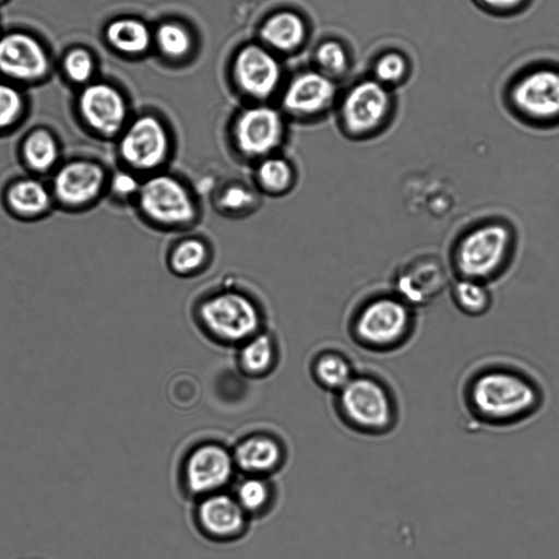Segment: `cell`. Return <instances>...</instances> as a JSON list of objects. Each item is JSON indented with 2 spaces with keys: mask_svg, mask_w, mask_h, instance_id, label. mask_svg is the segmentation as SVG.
<instances>
[{
  "mask_svg": "<svg viewBox=\"0 0 559 559\" xmlns=\"http://www.w3.org/2000/svg\"><path fill=\"white\" fill-rule=\"evenodd\" d=\"M78 112L88 132L104 141L115 142L131 119L121 92L103 82L88 84L81 91Z\"/></svg>",
  "mask_w": 559,
  "mask_h": 559,
  "instance_id": "obj_12",
  "label": "cell"
},
{
  "mask_svg": "<svg viewBox=\"0 0 559 559\" xmlns=\"http://www.w3.org/2000/svg\"><path fill=\"white\" fill-rule=\"evenodd\" d=\"M477 9L496 17H511L528 9L533 0H472Z\"/></svg>",
  "mask_w": 559,
  "mask_h": 559,
  "instance_id": "obj_37",
  "label": "cell"
},
{
  "mask_svg": "<svg viewBox=\"0 0 559 559\" xmlns=\"http://www.w3.org/2000/svg\"><path fill=\"white\" fill-rule=\"evenodd\" d=\"M105 37L116 51L129 56L146 52L153 41L148 26L143 21L131 16L117 17L109 22L105 29Z\"/></svg>",
  "mask_w": 559,
  "mask_h": 559,
  "instance_id": "obj_25",
  "label": "cell"
},
{
  "mask_svg": "<svg viewBox=\"0 0 559 559\" xmlns=\"http://www.w3.org/2000/svg\"><path fill=\"white\" fill-rule=\"evenodd\" d=\"M213 260L214 248L211 240L191 231L179 234L165 253L167 270L178 278H193L203 274Z\"/></svg>",
  "mask_w": 559,
  "mask_h": 559,
  "instance_id": "obj_19",
  "label": "cell"
},
{
  "mask_svg": "<svg viewBox=\"0 0 559 559\" xmlns=\"http://www.w3.org/2000/svg\"><path fill=\"white\" fill-rule=\"evenodd\" d=\"M281 459L278 444L271 438L254 436L239 443L234 461L250 473H264L277 465Z\"/></svg>",
  "mask_w": 559,
  "mask_h": 559,
  "instance_id": "obj_27",
  "label": "cell"
},
{
  "mask_svg": "<svg viewBox=\"0 0 559 559\" xmlns=\"http://www.w3.org/2000/svg\"><path fill=\"white\" fill-rule=\"evenodd\" d=\"M259 35L266 48L290 52L305 41L307 27L302 17L297 13L283 10L272 13L263 21Z\"/></svg>",
  "mask_w": 559,
  "mask_h": 559,
  "instance_id": "obj_24",
  "label": "cell"
},
{
  "mask_svg": "<svg viewBox=\"0 0 559 559\" xmlns=\"http://www.w3.org/2000/svg\"><path fill=\"white\" fill-rule=\"evenodd\" d=\"M318 70L333 80L345 76L352 68V55L344 43L326 39L314 51Z\"/></svg>",
  "mask_w": 559,
  "mask_h": 559,
  "instance_id": "obj_31",
  "label": "cell"
},
{
  "mask_svg": "<svg viewBox=\"0 0 559 559\" xmlns=\"http://www.w3.org/2000/svg\"><path fill=\"white\" fill-rule=\"evenodd\" d=\"M267 499L269 488L259 478H247L237 487V501L243 510L257 511L265 504Z\"/></svg>",
  "mask_w": 559,
  "mask_h": 559,
  "instance_id": "obj_36",
  "label": "cell"
},
{
  "mask_svg": "<svg viewBox=\"0 0 559 559\" xmlns=\"http://www.w3.org/2000/svg\"><path fill=\"white\" fill-rule=\"evenodd\" d=\"M415 326L414 307L392 293L366 299L350 318L349 333L364 349L385 354L403 347Z\"/></svg>",
  "mask_w": 559,
  "mask_h": 559,
  "instance_id": "obj_7",
  "label": "cell"
},
{
  "mask_svg": "<svg viewBox=\"0 0 559 559\" xmlns=\"http://www.w3.org/2000/svg\"><path fill=\"white\" fill-rule=\"evenodd\" d=\"M1 1V0H0Z\"/></svg>",
  "mask_w": 559,
  "mask_h": 559,
  "instance_id": "obj_38",
  "label": "cell"
},
{
  "mask_svg": "<svg viewBox=\"0 0 559 559\" xmlns=\"http://www.w3.org/2000/svg\"><path fill=\"white\" fill-rule=\"evenodd\" d=\"M198 326L213 340L240 345L264 329L261 300L247 288L224 283L201 294L192 305Z\"/></svg>",
  "mask_w": 559,
  "mask_h": 559,
  "instance_id": "obj_3",
  "label": "cell"
},
{
  "mask_svg": "<svg viewBox=\"0 0 559 559\" xmlns=\"http://www.w3.org/2000/svg\"><path fill=\"white\" fill-rule=\"evenodd\" d=\"M153 40L162 55L169 59L187 56L193 46L192 35L187 27L177 22H164L156 28Z\"/></svg>",
  "mask_w": 559,
  "mask_h": 559,
  "instance_id": "obj_32",
  "label": "cell"
},
{
  "mask_svg": "<svg viewBox=\"0 0 559 559\" xmlns=\"http://www.w3.org/2000/svg\"><path fill=\"white\" fill-rule=\"evenodd\" d=\"M275 353L274 338L271 333L263 329L240 344L239 359L247 371L259 373L272 366Z\"/></svg>",
  "mask_w": 559,
  "mask_h": 559,
  "instance_id": "obj_29",
  "label": "cell"
},
{
  "mask_svg": "<svg viewBox=\"0 0 559 559\" xmlns=\"http://www.w3.org/2000/svg\"><path fill=\"white\" fill-rule=\"evenodd\" d=\"M132 207L145 226L166 234L191 231L203 216L194 186L170 168L143 178Z\"/></svg>",
  "mask_w": 559,
  "mask_h": 559,
  "instance_id": "obj_2",
  "label": "cell"
},
{
  "mask_svg": "<svg viewBox=\"0 0 559 559\" xmlns=\"http://www.w3.org/2000/svg\"><path fill=\"white\" fill-rule=\"evenodd\" d=\"M66 75L74 83L88 81L94 72V60L92 55L82 48L70 50L63 59Z\"/></svg>",
  "mask_w": 559,
  "mask_h": 559,
  "instance_id": "obj_35",
  "label": "cell"
},
{
  "mask_svg": "<svg viewBox=\"0 0 559 559\" xmlns=\"http://www.w3.org/2000/svg\"><path fill=\"white\" fill-rule=\"evenodd\" d=\"M263 197L251 180L229 177L219 180L210 193L211 207L222 217L242 219L257 213Z\"/></svg>",
  "mask_w": 559,
  "mask_h": 559,
  "instance_id": "obj_20",
  "label": "cell"
},
{
  "mask_svg": "<svg viewBox=\"0 0 559 559\" xmlns=\"http://www.w3.org/2000/svg\"><path fill=\"white\" fill-rule=\"evenodd\" d=\"M250 168V180L263 198L288 195L298 183L297 166L283 152L264 157Z\"/></svg>",
  "mask_w": 559,
  "mask_h": 559,
  "instance_id": "obj_21",
  "label": "cell"
},
{
  "mask_svg": "<svg viewBox=\"0 0 559 559\" xmlns=\"http://www.w3.org/2000/svg\"><path fill=\"white\" fill-rule=\"evenodd\" d=\"M24 100L11 84L0 82V133L9 131L21 119Z\"/></svg>",
  "mask_w": 559,
  "mask_h": 559,
  "instance_id": "obj_34",
  "label": "cell"
},
{
  "mask_svg": "<svg viewBox=\"0 0 559 559\" xmlns=\"http://www.w3.org/2000/svg\"><path fill=\"white\" fill-rule=\"evenodd\" d=\"M287 139V117L281 108L265 103H255L237 111L226 133L229 153L248 166L283 152Z\"/></svg>",
  "mask_w": 559,
  "mask_h": 559,
  "instance_id": "obj_10",
  "label": "cell"
},
{
  "mask_svg": "<svg viewBox=\"0 0 559 559\" xmlns=\"http://www.w3.org/2000/svg\"><path fill=\"white\" fill-rule=\"evenodd\" d=\"M142 180L143 178L135 173L117 165L110 170L106 198L116 204L132 206Z\"/></svg>",
  "mask_w": 559,
  "mask_h": 559,
  "instance_id": "obj_33",
  "label": "cell"
},
{
  "mask_svg": "<svg viewBox=\"0 0 559 559\" xmlns=\"http://www.w3.org/2000/svg\"><path fill=\"white\" fill-rule=\"evenodd\" d=\"M109 175L110 169L95 158L62 160L49 182L56 206L67 212L95 206L106 198Z\"/></svg>",
  "mask_w": 559,
  "mask_h": 559,
  "instance_id": "obj_11",
  "label": "cell"
},
{
  "mask_svg": "<svg viewBox=\"0 0 559 559\" xmlns=\"http://www.w3.org/2000/svg\"><path fill=\"white\" fill-rule=\"evenodd\" d=\"M413 70L412 59L403 49L385 47L372 56L367 75L396 91L409 81Z\"/></svg>",
  "mask_w": 559,
  "mask_h": 559,
  "instance_id": "obj_26",
  "label": "cell"
},
{
  "mask_svg": "<svg viewBox=\"0 0 559 559\" xmlns=\"http://www.w3.org/2000/svg\"><path fill=\"white\" fill-rule=\"evenodd\" d=\"M115 146L117 165L142 178L170 168L177 153L174 131L154 112L131 117Z\"/></svg>",
  "mask_w": 559,
  "mask_h": 559,
  "instance_id": "obj_9",
  "label": "cell"
},
{
  "mask_svg": "<svg viewBox=\"0 0 559 559\" xmlns=\"http://www.w3.org/2000/svg\"><path fill=\"white\" fill-rule=\"evenodd\" d=\"M502 99L511 116L527 127H558L559 67L544 61L523 66L507 81Z\"/></svg>",
  "mask_w": 559,
  "mask_h": 559,
  "instance_id": "obj_6",
  "label": "cell"
},
{
  "mask_svg": "<svg viewBox=\"0 0 559 559\" xmlns=\"http://www.w3.org/2000/svg\"><path fill=\"white\" fill-rule=\"evenodd\" d=\"M314 371L320 383L338 392L356 374L352 361L337 352H326L316 361Z\"/></svg>",
  "mask_w": 559,
  "mask_h": 559,
  "instance_id": "obj_30",
  "label": "cell"
},
{
  "mask_svg": "<svg viewBox=\"0 0 559 559\" xmlns=\"http://www.w3.org/2000/svg\"><path fill=\"white\" fill-rule=\"evenodd\" d=\"M49 69L48 55L32 35L9 33L0 37V73L17 82H35Z\"/></svg>",
  "mask_w": 559,
  "mask_h": 559,
  "instance_id": "obj_15",
  "label": "cell"
},
{
  "mask_svg": "<svg viewBox=\"0 0 559 559\" xmlns=\"http://www.w3.org/2000/svg\"><path fill=\"white\" fill-rule=\"evenodd\" d=\"M335 109L342 134L353 141H367L379 136L392 124L397 98L395 91L366 74L340 94Z\"/></svg>",
  "mask_w": 559,
  "mask_h": 559,
  "instance_id": "obj_8",
  "label": "cell"
},
{
  "mask_svg": "<svg viewBox=\"0 0 559 559\" xmlns=\"http://www.w3.org/2000/svg\"><path fill=\"white\" fill-rule=\"evenodd\" d=\"M447 281V271L437 258L418 257L395 273L393 293L416 308L437 297Z\"/></svg>",
  "mask_w": 559,
  "mask_h": 559,
  "instance_id": "obj_16",
  "label": "cell"
},
{
  "mask_svg": "<svg viewBox=\"0 0 559 559\" xmlns=\"http://www.w3.org/2000/svg\"><path fill=\"white\" fill-rule=\"evenodd\" d=\"M198 514L204 531L218 538L237 535L245 522L241 506L226 495L207 497L201 503Z\"/></svg>",
  "mask_w": 559,
  "mask_h": 559,
  "instance_id": "obj_23",
  "label": "cell"
},
{
  "mask_svg": "<svg viewBox=\"0 0 559 559\" xmlns=\"http://www.w3.org/2000/svg\"><path fill=\"white\" fill-rule=\"evenodd\" d=\"M340 92L336 81L319 70L297 73L281 98V110L297 121H314L336 107Z\"/></svg>",
  "mask_w": 559,
  "mask_h": 559,
  "instance_id": "obj_13",
  "label": "cell"
},
{
  "mask_svg": "<svg viewBox=\"0 0 559 559\" xmlns=\"http://www.w3.org/2000/svg\"><path fill=\"white\" fill-rule=\"evenodd\" d=\"M465 413L477 424L510 428L532 418L544 392L535 376L513 362L487 361L469 370L461 388Z\"/></svg>",
  "mask_w": 559,
  "mask_h": 559,
  "instance_id": "obj_1",
  "label": "cell"
},
{
  "mask_svg": "<svg viewBox=\"0 0 559 559\" xmlns=\"http://www.w3.org/2000/svg\"><path fill=\"white\" fill-rule=\"evenodd\" d=\"M2 203L11 216L27 222L45 217L56 206L49 183L33 175L9 181Z\"/></svg>",
  "mask_w": 559,
  "mask_h": 559,
  "instance_id": "obj_17",
  "label": "cell"
},
{
  "mask_svg": "<svg viewBox=\"0 0 559 559\" xmlns=\"http://www.w3.org/2000/svg\"><path fill=\"white\" fill-rule=\"evenodd\" d=\"M233 467L234 459L224 448L216 444L202 445L188 457L187 484L197 493L214 491L229 480Z\"/></svg>",
  "mask_w": 559,
  "mask_h": 559,
  "instance_id": "obj_18",
  "label": "cell"
},
{
  "mask_svg": "<svg viewBox=\"0 0 559 559\" xmlns=\"http://www.w3.org/2000/svg\"><path fill=\"white\" fill-rule=\"evenodd\" d=\"M337 408L344 423L368 437H383L400 421V403L390 381L374 370L357 371L337 392Z\"/></svg>",
  "mask_w": 559,
  "mask_h": 559,
  "instance_id": "obj_5",
  "label": "cell"
},
{
  "mask_svg": "<svg viewBox=\"0 0 559 559\" xmlns=\"http://www.w3.org/2000/svg\"><path fill=\"white\" fill-rule=\"evenodd\" d=\"M455 307L466 316L480 317L491 307L492 295L487 283L456 277L451 285Z\"/></svg>",
  "mask_w": 559,
  "mask_h": 559,
  "instance_id": "obj_28",
  "label": "cell"
},
{
  "mask_svg": "<svg viewBox=\"0 0 559 559\" xmlns=\"http://www.w3.org/2000/svg\"><path fill=\"white\" fill-rule=\"evenodd\" d=\"M19 157L33 176L51 175L61 164V146L56 135L45 129L29 131L21 141Z\"/></svg>",
  "mask_w": 559,
  "mask_h": 559,
  "instance_id": "obj_22",
  "label": "cell"
},
{
  "mask_svg": "<svg viewBox=\"0 0 559 559\" xmlns=\"http://www.w3.org/2000/svg\"><path fill=\"white\" fill-rule=\"evenodd\" d=\"M233 78L239 91L257 103H264L280 85L282 68L271 49L260 44L241 47L233 61Z\"/></svg>",
  "mask_w": 559,
  "mask_h": 559,
  "instance_id": "obj_14",
  "label": "cell"
},
{
  "mask_svg": "<svg viewBox=\"0 0 559 559\" xmlns=\"http://www.w3.org/2000/svg\"><path fill=\"white\" fill-rule=\"evenodd\" d=\"M516 246L512 225L500 218L477 222L463 230L451 248L450 263L456 277L489 283L508 269Z\"/></svg>",
  "mask_w": 559,
  "mask_h": 559,
  "instance_id": "obj_4",
  "label": "cell"
}]
</instances>
